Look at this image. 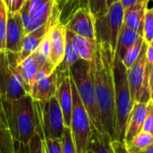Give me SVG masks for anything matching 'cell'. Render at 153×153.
<instances>
[{"label":"cell","instance_id":"26","mask_svg":"<svg viewBox=\"0 0 153 153\" xmlns=\"http://www.w3.org/2000/svg\"><path fill=\"white\" fill-rule=\"evenodd\" d=\"M144 44H145V41L143 39V37L140 36L135 41V43L126 52L124 56L121 58V61L124 64V65L126 67V69L130 68L137 60V58L139 57L144 47Z\"/></svg>","mask_w":153,"mask_h":153},{"label":"cell","instance_id":"17","mask_svg":"<svg viewBox=\"0 0 153 153\" xmlns=\"http://www.w3.org/2000/svg\"><path fill=\"white\" fill-rule=\"evenodd\" d=\"M56 97L63 114L65 127H70L73 111V93L70 73L60 81Z\"/></svg>","mask_w":153,"mask_h":153},{"label":"cell","instance_id":"10","mask_svg":"<svg viewBox=\"0 0 153 153\" xmlns=\"http://www.w3.org/2000/svg\"><path fill=\"white\" fill-rule=\"evenodd\" d=\"M57 12V0H27L19 12L25 35L48 23Z\"/></svg>","mask_w":153,"mask_h":153},{"label":"cell","instance_id":"43","mask_svg":"<svg viewBox=\"0 0 153 153\" xmlns=\"http://www.w3.org/2000/svg\"><path fill=\"white\" fill-rule=\"evenodd\" d=\"M150 44H151V45H152V47H153V41H152V43H150Z\"/></svg>","mask_w":153,"mask_h":153},{"label":"cell","instance_id":"13","mask_svg":"<svg viewBox=\"0 0 153 153\" xmlns=\"http://www.w3.org/2000/svg\"><path fill=\"white\" fill-rule=\"evenodd\" d=\"M48 35L50 40L51 53L50 63L56 68L62 62L66 44V28L59 20L56 21L49 28Z\"/></svg>","mask_w":153,"mask_h":153},{"label":"cell","instance_id":"30","mask_svg":"<svg viewBox=\"0 0 153 153\" xmlns=\"http://www.w3.org/2000/svg\"><path fill=\"white\" fill-rule=\"evenodd\" d=\"M87 6L95 18L103 15L108 11L106 0H87Z\"/></svg>","mask_w":153,"mask_h":153},{"label":"cell","instance_id":"4","mask_svg":"<svg viewBox=\"0 0 153 153\" xmlns=\"http://www.w3.org/2000/svg\"><path fill=\"white\" fill-rule=\"evenodd\" d=\"M114 84L117 140L124 143L125 132L134 101L127 80V69L117 56H115L114 59Z\"/></svg>","mask_w":153,"mask_h":153},{"label":"cell","instance_id":"15","mask_svg":"<svg viewBox=\"0 0 153 153\" xmlns=\"http://www.w3.org/2000/svg\"><path fill=\"white\" fill-rule=\"evenodd\" d=\"M60 80L56 70L49 75L34 82L29 96L34 101L44 102L56 96Z\"/></svg>","mask_w":153,"mask_h":153},{"label":"cell","instance_id":"19","mask_svg":"<svg viewBox=\"0 0 153 153\" xmlns=\"http://www.w3.org/2000/svg\"><path fill=\"white\" fill-rule=\"evenodd\" d=\"M66 36L69 38L80 59H82L88 62H91L93 59L96 48H97L96 40L81 37L68 30H66Z\"/></svg>","mask_w":153,"mask_h":153},{"label":"cell","instance_id":"28","mask_svg":"<svg viewBox=\"0 0 153 153\" xmlns=\"http://www.w3.org/2000/svg\"><path fill=\"white\" fill-rule=\"evenodd\" d=\"M7 7L4 0H0V51L5 50V32L7 23Z\"/></svg>","mask_w":153,"mask_h":153},{"label":"cell","instance_id":"23","mask_svg":"<svg viewBox=\"0 0 153 153\" xmlns=\"http://www.w3.org/2000/svg\"><path fill=\"white\" fill-rule=\"evenodd\" d=\"M140 37L139 34H137L133 30L129 29L127 26H126L123 23V26L120 30L118 39H117V49H116V55L120 59L124 56L126 52L135 43L137 39Z\"/></svg>","mask_w":153,"mask_h":153},{"label":"cell","instance_id":"7","mask_svg":"<svg viewBox=\"0 0 153 153\" xmlns=\"http://www.w3.org/2000/svg\"><path fill=\"white\" fill-rule=\"evenodd\" d=\"M33 103L44 139H61L65 124L56 97L44 102L33 100Z\"/></svg>","mask_w":153,"mask_h":153},{"label":"cell","instance_id":"24","mask_svg":"<svg viewBox=\"0 0 153 153\" xmlns=\"http://www.w3.org/2000/svg\"><path fill=\"white\" fill-rule=\"evenodd\" d=\"M0 153H15L14 142L0 101Z\"/></svg>","mask_w":153,"mask_h":153},{"label":"cell","instance_id":"5","mask_svg":"<svg viewBox=\"0 0 153 153\" xmlns=\"http://www.w3.org/2000/svg\"><path fill=\"white\" fill-rule=\"evenodd\" d=\"M17 65L18 54L0 51V100L12 101L28 95Z\"/></svg>","mask_w":153,"mask_h":153},{"label":"cell","instance_id":"41","mask_svg":"<svg viewBox=\"0 0 153 153\" xmlns=\"http://www.w3.org/2000/svg\"><path fill=\"white\" fill-rule=\"evenodd\" d=\"M86 153H93V152H92L91 151H90V150H88V151H87V152H86Z\"/></svg>","mask_w":153,"mask_h":153},{"label":"cell","instance_id":"27","mask_svg":"<svg viewBox=\"0 0 153 153\" xmlns=\"http://www.w3.org/2000/svg\"><path fill=\"white\" fill-rule=\"evenodd\" d=\"M143 37L147 44H150L153 41V7H147L145 10Z\"/></svg>","mask_w":153,"mask_h":153},{"label":"cell","instance_id":"22","mask_svg":"<svg viewBox=\"0 0 153 153\" xmlns=\"http://www.w3.org/2000/svg\"><path fill=\"white\" fill-rule=\"evenodd\" d=\"M113 140L107 133H99L97 130H91L88 150L93 153H115L111 142Z\"/></svg>","mask_w":153,"mask_h":153},{"label":"cell","instance_id":"1","mask_svg":"<svg viewBox=\"0 0 153 153\" xmlns=\"http://www.w3.org/2000/svg\"><path fill=\"white\" fill-rule=\"evenodd\" d=\"M115 54L109 44L97 42L96 51L93 59L91 61L102 126L112 140H117L114 84Z\"/></svg>","mask_w":153,"mask_h":153},{"label":"cell","instance_id":"36","mask_svg":"<svg viewBox=\"0 0 153 153\" xmlns=\"http://www.w3.org/2000/svg\"><path fill=\"white\" fill-rule=\"evenodd\" d=\"M146 60L147 64L153 66V47L151 44H147L146 48Z\"/></svg>","mask_w":153,"mask_h":153},{"label":"cell","instance_id":"2","mask_svg":"<svg viewBox=\"0 0 153 153\" xmlns=\"http://www.w3.org/2000/svg\"><path fill=\"white\" fill-rule=\"evenodd\" d=\"M0 101L13 142L23 145L28 144L37 127L32 99L25 95L15 100Z\"/></svg>","mask_w":153,"mask_h":153},{"label":"cell","instance_id":"40","mask_svg":"<svg viewBox=\"0 0 153 153\" xmlns=\"http://www.w3.org/2000/svg\"><path fill=\"white\" fill-rule=\"evenodd\" d=\"M117 1H118V0H106V4H107L108 9L114 3H116Z\"/></svg>","mask_w":153,"mask_h":153},{"label":"cell","instance_id":"39","mask_svg":"<svg viewBox=\"0 0 153 153\" xmlns=\"http://www.w3.org/2000/svg\"><path fill=\"white\" fill-rule=\"evenodd\" d=\"M139 153H153V143L150 145V146H148V147L145 148L144 150L141 151Z\"/></svg>","mask_w":153,"mask_h":153},{"label":"cell","instance_id":"20","mask_svg":"<svg viewBox=\"0 0 153 153\" xmlns=\"http://www.w3.org/2000/svg\"><path fill=\"white\" fill-rule=\"evenodd\" d=\"M17 70L23 82L26 93L29 95L30 89L35 82V77L39 70L38 64L32 56H28L17 65Z\"/></svg>","mask_w":153,"mask_h":153},{"label":"cell","instance_id":"8","mask_svg":"<svg viewBox=\"0 0 153 153\" xmlns=\"http://www.w3.org/2000/svg\"><path fill=\"white\" fill-rule=\"evenodd\" d=\"M123 23L124 7L119 1H117L106 13L95 18L96 41L109 44L116 53L117 39Z\"/></svg>","mask_w":153,"mask_h":153},{"label":"cell","instance_id":"21","mask_svg":"<svg viewBox=\"0 0 153 153\" xmlns=\"http://www.w3.org/2000/svg\"><path fill=\"white\" fill-rule=\"evenodd\" d=\"M36 113V112H35ZM37 117V115H36ZM15 153H46L44 146V137L40 129V125L37 117V127L34 134L28 144L23 145L14 143Z\"/></svg>","mask_w":153,"mask_h":153},{"label":"cell","instance_id":"31","mask_svg":"<svg viewBox=\"0 0 153 153\" xmlns=\"http://www.w3.org/2000/svg\"><path fill=\"white\" fill-rule=\"evenodd\" d=\"M46 153H63L61 139H44Z\"/></svg>","mask_w":153,"mask_h":153},{"label":"cell","instance_id":"37","mask_svg":"<svg viewBox=\"0 0 153 153\" xmlns=\"http://www.w3.org/2000/svg\"><path fill=\"white\" fill-rule=\"evenodd\" d=\"M118 1L122 4V6L124 7V9H126V8H129V7H132V6L135 5L138 2H140L142 0H118Z\"/></svg>","mask_w":153,"mask_h":153},{"label":"cell","instance_id":"16","mask_svg":"<svg viewBox=\"0 0 153 153\" xmlns=\"http://www.w3.org/2000/svg\"><path fill=\"white\" fill-rule=\"evenodd\" d=\"M147 107H148V103H141V102L134 103L125 132V138H124L125 144L129 143L134 139V136H136L140 132H142L144 125L145 117L147 115Z\"/></svg>","mask_w":153,"mask_h":153},{"label":"cell","instance_id":"42","mask_svg":"<svg viewBox=\"0 0 153 153\" xmlns=\"http://www.w3.org/2000/svg\"><path fill=\"white\" fill-rule=\"evenodd\" d=\"M152 134V136H153V127H152V133H151Z\"/></svg>","mask_w":153,"mask_h":153},{"label":"cell","instance_id":"11","mask_svg":"<svg viewBox=\"0 0 153 153\" xmlns=\"http://www.w3.org/2000/svg\"><path fill=\"white\" fill-rule=\"evenodd\" d=\"M66 30L81 37L96 40L95 17L88 7H80L65 24Z\"/></svg>","mask_w":153,"mask_h":153},{"label":"cell","instance_id":"9","mask_svg":"<svg viewBox=\"0 0 153 153\" xmlns=\"http://www.w3.org/2000/svg\"><path fill=\"white\" fill-rule=\"evenodd\" d=\"M146 48L144 47L134 64L127 69V80L130 88V92L134 103H148L151 101L149 89V74L151 65L146 60Z\"/></svg>","mask_w":153,"mask_h":153},{"label":"cell","instance_id":"3","mask_svg":"<svg viewBox=\"0 0 153 153\" xmlns=\"http://www.w3.org/2000/svg\"><path fill=\"white\" fill-rule=\"evenodd\" d=\"M70 76L89 116L91 126L99 133H106L100 117L93 82L91 62L80 59L70 69Z\"/></svg>","mask_w":153,"mask_h":153},{"label":"cell","instance_id":"29","mask_svg":"<svg viewBox=\"0 0 153 153\" xmlns=\"http://www.w3.org/2000/svg\"><path fill=\"white\" fill-rule=\"evenodd\" d=\"M63 153H76L70 127H65L61 138Z\"/></svg>","mask_w":153,"mask_h":153},{"label":"cell","instance_id":"35","mask_svg":"<svg viewBox=\"0 0 153 153\" xmlns=\"http://www.w3.org/2000/svg\"><path fill=\"white\" fill-rule=\"evenodd\" d=\"M112 147L114 149L115 153H131L127 151V149L126 148V145L124 143L117 141V140H113L111 142Z\"/></svg>","mask_w":153,"mask_h":153},{"label":"cell","instance_id":"18","mask_svg":"<svg viewBox=\"0 0 153 153\" xmlns=\"http://www.w3.org/2000/svg\"><path fill=\"white\" fill-rule=\"evenodd\" d=\"M148 3L145 0H142L135 5L124 9V24L140 36H143V32L144 15Z\"/></svg>","mask_w":153,"mask_h":153},{"label":"cell","instance_id":"44","mask_svg":"<svg viewBox=\"0 0 153 153\" xmlns=\"http://www.w3.org/2000/svg\"><path fill=\"white\" fill-rule=\"evenodd\" d=\"M146 1H148V2H149V1H150V0H146Z\"/></svg>","mask_w":153,"mask_h":153},{"label":"cell","instance_id":"38","mask_svg":"<svg viewBox=\"0 0 153 153\" xmlns=\"http://www.w3.org/2000/svg\"><path fill=\"white\" fill-rule=\"evenodd\" d=\"M149 89H150L151 101L153 102V66H151L150 74H149Z\"/></svg>","mask_w":153,"mask_h":153},{"label":"cell","instance_id":"34","mask_svg":"<svg viewBox=\"0 0 153 153\" xmlns=\"http://www.w3.org/2000/svg\"><path fill=\"white\" fill-rule=\"evenodd\" d=\"M7 7V11L12 13H19L23 7L27 0H4Z\"/></svg>","mask_w":153,"mask_h":153},{"label":"cell","instance_id":"12","mask_svg":"<svg viewBox=\"0 0 153 153\" xmlns=\"http://www.w3.org/2000/svg\"><path fill=\"white\" fill-rule=\"evenodd\" d=\"M25 31L20 13H7L5 50L18 54L21 51Z\"/></svg>","mask_w":153,"mask_h":153},{"label":"cell","instance_id":"6","mask_svg":"<svg viewBox=\"0 0 153 153\" xmlns=\"http://www.w3.org/2000/svg\"><path fill=\"white\" fill-rule=\"evenodd\" d=\"M71 84L73 93V111L70 129L76 153H86L88 151L92 126L72 78Z\"/></svg>","mask_w":153,"mask_h":153},{"label":"cell","instance_id":"14","mask_svg":"<svg viewBox=\"0 0 153 153\" xmlns=\"http://www.w3.org/2000/svg\"><path fill=\"white\" fill-rule=\"evenodd\" d=\"M59 17H60V11L57 12L49 20V22L48 23L44 24L43 26L39 27V29L33 30L32 32L25 35L23 41H22L21 51L18 53V64L20 62H22V60H24L25 58H27L28 56L32 55V53L39 48L40 42L46 37L47 33L48 32L50 26L56 21L59 20Z\"/></svg>","mask_w":153,"mask_h":153},{"label":"cell","instance_id":"25","mask_svg":"<svg viewBox=\"0 0 153 153\" xmlns=\"http://www.w3.org/2000/svg\"><path fill=\"white\" fill-rule=\"evenodd\" d=\"M153 143V136L152 134L147 132H140L134 139L126 145L127 151L131 153H139L141 151L144 150L150 146Z\"/></svg>","mask_w":153,"mask_h":153},{"label":"cell","instance_id":"45","mask_svg":"<svg viewBox=\"0 0 153 153\" xmlns=\"http://www.w3.org/2000/svg\"><path fill=\"white\" fill-rule=\"evenodd\" d=\"M152 7H153V6H152Z\"/></svg>","mask_w":153,"mask_h":153},{"label":"cell","instance_id":"32","mask_svg":"<svg viewBox=\"0 0 153 153\" xmlns=\"http://www.w3.org/2000/svg\"><path fill=\"white\" fill-rule=\"evenodd\" d=\"M153 127V102L152 101H149L148 102V107H147V115L145 117V121H144V125L143 127V132H147V133H152Z\"/></svg>","mask_w":153,"mask_h":153},{"label":"cell","instance_id":"33","mask_svg":"<svg viewBox=\"0 0 153 153\" xmlns=\"http://www.w3.org/2000/svg\"><path fill=\"white\" fill-rule=\"evenodd\" d=\"M36 50L39 51L41 55H43L45 57H47L48 59H49V61H50L51 46H50V40H49V37H48V33H47L46 37L43 39V40L40 42L39 48Z\"/></svg>","mask_w":153,"mask_h":153}]
</instances>
